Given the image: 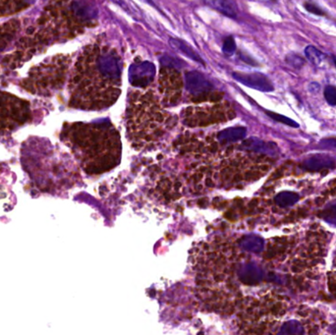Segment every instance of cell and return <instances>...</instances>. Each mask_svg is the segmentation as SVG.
Instances as JSON below:
<instances>
[{"instance_id":"6da1fadb","label":"cell","mask_w":336,"mask_h":335,"mask_svg":"<svg viewBox=\"0 0 336 335\" xmlns=\"http://www.w3.org/2000/svg\"><path fill=\"white\" fill-rule=\"evenodd\" d=\"M122 62L117 52L102 42L87 45L78 57L69 81V106L103 110L121 92Z\"/></svg>"},{"instance_id":"7a4b0ae2","label":"cell","mask_w":336,"mask_h":335,"mask_svg":"<svg viewBox=\"0 0 336 335\" xmlns=\"http://www.w3.org/2000/svg\"><path fill=\"white\" fill-rule=\"evenodd\" d=\"M99 11L94 0H51L36 24L22 38L19 50L11 55L14 64L33 57L53 43L67 41L94 27Z\"/></svg>"},{"instance_id":"3957f363","label":"cell","mask_w":336,"mask_h":335,"mask_svg":"<svg viewBox=\"0 0 336 335\" xmlns=\"http://www.w3.org/2000/svg\"><path fill=\"white\" fill-rule=\"evenodd\" d=\"M60 138L88 175L103 174L119 164L122 152L120 135L108 120L65 124Z\"/></svg>"},{"instance_id":"277c9868","label":"cell","mask_w":336,"mask_h":335,"mask_svg":"<svg viewBox=\"0 0 336 335\" xmlns=\"http://www.w3.org/2000/svg\"><path fill=\"white\" fill-rule=\"evenodd\" d=\"M198 253L196 261L199 297L205 305L223 315L233 314L236 308L234 285L235 248L226 241L208 244Z\"/></svg>"},{"instance_id":"5b68a950","label":"cell","mask_w":336,"mask_h":335,"mask_svg":"<svg viewBox=\"0 0 336 335\" xmlns=\"http://www.w3.org/2000/svg\"><path fill=\"white\" fill-rule=\"evenodd\" d=\"M176 122L175 116L162 109L153 90L130 92L126 125L128 139L135 149L147 150L155 147Z\"/></svg>"},{"instance_id":"8992f818","label":"cell","mask_w":336,"mask_h":335,"mask_svg":"<svg viewBox=\"0 0 336 335\" xmlns=\"http://www.w3.org/2000/svg\"><path fill=\"white\" fill-rule=\"evenodd\" d=\"M71 55L58 54L50 57L29 71L21 87L26 91L39 97H51L61 89L70 67Z\"/></svg>"},{"instance_id":"52a82bcc","label":"cell","mask_w":336,"mask_h":335,"mask_svg":"<svg viewBox=\"0 0 336 335\" xmlns=\"http://www.w3.org/2000/svg\"><path fill=\"white\" fill-rule=\"evenodd\" d=\"M222 101V100H221ZM212 102L204 106H190L182 111L183 123L190 127H205L232 120L236 113L227 102Z\"/></svg>"},{"instance_id":"ba28073f","label":"cell","mask_w":336,"mask_h":335,"mask_svg":"<svg viewBox=\"0 0 336 335\" xmlns=\"http://www.w3.org/2000/svg\"><path fill=\"white\" fill-rule=\"evenodd\" d=\"M30 120L29 102L0 91V134L12 132Z\"/></svg>"},{"instance_id":"9c48e42d","label":"cell","mask_w":336,"mask_h":335,"mask_svg":"<svg viewBox=\"0 0 336 335\" xmlns=\"http://www.w3.org/2000/svg\"><path fill=\"white\" fill-rule=\"evenodd\" d=\"M159 83L162 105L165 106L178 105L184 88V82L178 68L162 65L159 72Z\"/></svg>"},{"instance_id":"30bf717a","label":"cell","mask_w":336,"mask_h":335,"mask_svg":"<svg viewBox=\"0 0 336 335\" xmlns=\"http://www.w3.org/2000/svg\"><path fill=\"white\" fill-rule=\"evenodd\" d=\"M185 85L194 103L218 102L223 98L221 92L214 90L208 78L198 71L188 72L185 75Z\"/></svg>"},{"instance_id":"8fae6325","label":"cell","mask_w":336,"mask_h":335,"mask_svg":"<svg viewBox=\"0 0 336 335\" xmlns=\"http://www.w3.org/2000/svg\"><path fill=\"white\" fill-rule=\"evenodd\" d=\"M156 67L149 61H136L129 69V81L137 88L148 87L155 78Z\"/></svg>"},{"instance_id":"7c38bea8","label":"cell","mask_w":336,"mask_h":335,"mask_svg":"<svg viewBox=\"0 0 336 335\" xmlns=\"http://www.w3.org/2000/svg\"><path fill=\"white\" fill-rule=\"evenodd\" d=\"M233 78L249 88H255L265 92L274 90V86L271 83V81L262 73L246 74V73L236 72L233 74Z\"/></svg>"},{"instance_id":"4fadbf2b","label":"cell","mask_w":336,"mask_h":335,"mask_svg":"<svg viewBox=\"0 0 336 335\" xmlns=\"http://www.w3.org/2000/svg\"><path fill=\"white\" fill-rule=\"evenodd\" d=\"M335 166V161L326 155H314L304 161L303 167L307 170L318 171L324 168H332Z\"/></svg>"},{"instance_id":"5bb4252c","label":"cell","mask_w":336,"mask_h":335,"mask_svg":"<svg viewBox=\"0 0 336 335\" xmlns=\"http://www.w3.org/2000/svg\"><path fill=\"white\" fill-rule=\"evenodd\" d=\"M20 29V22L11 20L4 24H0V52L14 38Z\"/></svg>"},{"instance_id":"9a60e30c","label":"cell","mask_w":336,"mask_h":335,"mask_svg":"<svg viewBox=\"0 0 336 335\" xmlns=\"http://www.w3.org/2000/svg\"><path fill=\"white\" fill-rule=\"evenodd\" d=\"M31 5V0H0V17L18 13Z\"/></svg>"},{"instance_id":"2e32d148","label":"cell","mask_w":336,"mask_h":335,"mask_svg":"<svg viewBox=\"0 0 336 335\" xmlns=\"http://www.w3.org/2000/svg\"><path fill=\"white\" fill-rule=\"evenodd\" d=\"M170 44L175 49L178 50L179 52L184 53L186 56H188L189 58L193 59L196 62L201 63L202 65H205L204 60L201 58V56L198 53L195 52L194 50L185 41L179 39V38H170Z\"/></svg>"},{"instance_id":"e0dca14e","label":"cell","mask_w":336,"mask_h":335,"mask_svg":"<svg viewBox=\"0 0 336 335\" xmlns=\"http://www.w3.org/2000/svg\"><path fill=\"white\" fill-rule=\"evenodd\" d=\"M205 1L220 13L228 17H236L235 8L232 5V3H230L229 0H205Z\"/></svg>"},{"instance_id":"ac0fdd59","label":"cell","mask_w":336,"mask_h":335,"mask_svg":"<svg viewBox=\"0 0 336 335\" xmlns=\"http://www.w3.org/2000/svg\"><path fill=\"white\" fill-rule=\"evenodd\" d=\"M304 53H305L306 58L315 66L319 65L326 58V55L324 53H321L314 45H308L305 49Z\"/></svg>"},{"instance_id":"d6986e66","label":"cell","mask_w":336,"mask_h":335,"mask_svg":"<svg viewBox=\"0 0 336 335\" xmlns=\"http://www.w3.org/2000/svg\"><path fill=\"white\" fill-rule=\"evenodd\" d=\"M299 201V196L291 192H283L276 196L275 202L278 206L286 208L295 205Z\"/></svg>"},{"instance_id":"ffe728a7","label":"cell","mask_w":336,"mask_h":335,"mask_svg":"<svg viewBox=\"0 0 336 335\" xmlns=\"http://www.w3.org/2000/svg\"><path fill=\"white\" fill-rule=\"evenodd\" d=\"M285 61L287 62L288 65H290L291 67L295 68V69H301L304 67V65L306 64V60L304 57H302L300 54L295 53H288L285 57Z\"/></svg>"},{"instance_id":"44dd1931","label":"cell","mask_w":336,"mask_h":335,"mask_svg":"<svg viewBox=\"0 0 336 335\" xmlns=\"http://www.w3.org/2000/svg\"><path fill=\"white\" fill-rule=\"evenodd\" d=\"M303 332H304L303 327L296 320L286 322L280 330V333H283V334H301Z\"/></svg>"},{"instance_id":"7402d4cb","label":"cell","mask_w":336,"mask_h":335,"mask_svg":"<svg viewBox=\"0 0 336 335\" xmlns=\"http://www.w3.org/2000/svg\"><path fill=\"white\" fill-rule=\"evenodd\" d=\"M266 114L270 118H272L273 120H275L279 123L285 124V125L293 127V128H299V124L297 123L296 121H294L293 119L287 117V116H284L281 114H277V113H274V112H271V111H266Z\"/></svg>"},{"instance_id":"603a6c76","label":"cell","mask_w":336,"mask_h":335,"mask_svg":"<svg viewBox=\"0 0 336 335\" xmlns=\"http://www.w3.org/2000/svg\"><path fill=\"white\" fill-rule=\"evenodd\" d=\"M304 8L309 12L312 13L316 16H319V17H324L327 16V14L323 11V9L321 7H319L318 4H316L315 2L312 1H306L304 4Z\"/></svg>"},{"instance_id":"cb8c5ba5","label":"cell","mask_w":336,"mask_h":335,"mask_svg":"<svg viewBox=\"0 0 336 335\" xmlns=\"http://www.w3.org/2000/svg\"><path fill=\"white\" fill-rule=\"evenodd\" d=\"M324 99L330 106H336V86H326L323 90Z\"/></svg>"},{"instance_id":"d4e9b609","label":"cell","mask_w":336,"mask_h":335,"mask_svg":"<svg viewBox=\"0 0 336 335\" xmlns=\"http://www.w3.org/2000/svg\"><path fill=\"white\" fill-rule=\"evenodd\" d=\"M223 53L228 54V55H231L233 54L235 50H236V43H235V40L232 36H228L225 38L224 42H223Z\"/></svg>"},{"instance_id":"484cf974","label":"cell","mask_w":336,"mask_h":335,"mask_svg":"<svg viewBox=\"0 0 336 335\" xmlns=\"http://www.w3.org/2000/svg\"><path fill=\"white\" fill-rule=\"evenodd\" d=\"M323 218L330 222H332L333 219L336 220V202L331 204L327 209H325L323 212Z\"/></svg>"},{"instance_id":"4316f807","label":"cell","mask_w":336,"mask_h":335,"mask_svg":"<svg viewBox=\"0 0 336 335\" xmlns=\"http://www.w3.org/2000/svg\"><path fill=\"white\" fill-rule=\"evenodd\" d=\"M161 63L162 65H167V66H172V67H175V68H179V67H183V63L180 62L179 60L177 59H174V58H171L170 56H163L161 58Z\"/></svg>"},{"instance_id":"83f0119b","label":"cell","mask_w":336,"mask_h":335,"mask_svg":"<svg viewBox=\"0 0 336 335\" xmlns=\"http://www.w3.org/2000/svg\"><path fill=\"white\" fill-rule=\"evenodd\" d=\"M240 57H241V59L244 62H246L249 65H252V66H258L259 65V63L256 60H254L251 56H248V55H245V54H241Z\"/></svg>"},{"instance_id":"f1b7e54d","label":"cell","mask_w":336,"mask_h":335,"mask_svg":"<svg viewBox=\"0 0 336 335\" xmlns=\"http://www.w3.org/2000/svg\"><path fill=\"white\" fill-rule=\"evenodd\" d=\"M323 148H336V139H325L320 141Z\"/></svg>"},{"instance_id":"f546056e","label":"cell","mask_w":336,"mask_h":335,"mask_svg":"<svg viewBox=\"0 0 336 335\" xmlns=\"http://www.w3.org/2000/svg\"><path fill=\"white\" fill-rule=\"evenodd\" d=\"M308 88H309V90H310V91L314 92V91H318V90H319V88H320V86L318 85L317 82H312V83L309 85Z\"/></svg>"},{"instance_id":"4dcf8cb0","label":"cell","mask_w":336,"mask_h":335,"mask_svg":"<svg viewBox=\"0 0 336 335\" xmlns=\"http://www.w3.org/2000/svg\"><path fill=\"white\" fill-rule=\"evenodd\" d=\"M333 63H334V66L336 68V57H333Z\"/></svg>"},{"instance_id":"1f68e13d","label":"cell","mask_w":336,"mask_h":335,"mask_svg":"<svg viewBox=\"0 0 336 335\" xmlns=\"http://www.w3.org/2000/svg\"><path fill=\"white\" fill-rule=\"evenodd\" d=\"M272 1H276V0H272Z\"/></svg>"}]
</instances>
